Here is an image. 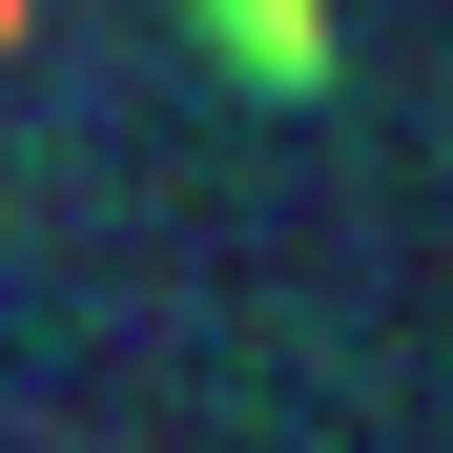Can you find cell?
Segmentation results:
<instances>
[{"mask_svg": "<svg viewBox=\"0 0 453 453\" xmlns=\"http://www.w3.org/2000/svg\"><path fill=\"white\" fill-rule=\"evenodd\" d=\"M186 42L248 104H330V0H186Z\"/></svg>", "mask_w": 453, "mask_h": 453, "instance_id": "cell-1", "label": "cell"}, {"mask_svg": "<svg viewBox=\"0 0 453 453\" xmlns=\"http://www.w3.org/2000/svg\"><path fill=\"white\" fill-rule=\"evenodd\" d=\"M0 21H21V0H0Z\"/></svg>", "mask_w": 453, "mask_h": 453, "instance_id": "cell-2", "label": "cell"}]
</instances>
